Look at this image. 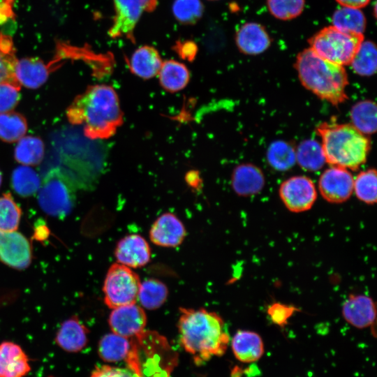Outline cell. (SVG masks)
<instances>
[{
    "mask_svg": "<svg viewBox=\"0 0 377 377\" xmlns=\"http://www.w3.org/2000/svg\"><path fill=\"white\" fill-rule=\"evenodd\" d=\"M69 122L83 125L91 140H105L114 135L123 123V113L114 89L108 84L89 86L66 110Z\"/></svg>",
    "mask_w": 377,
    "mask_h": 377,
    "instance_id": "6da1fadb",
    "label": "cell"
},
{
    "mask_svg": "<svg viewBox=\"0 0 377 377\" xmlns=\"http://www.w3.org/2000/svg\"><path fill=\"white\" fill-rule=\"evenodd\" d=\"M177 327L181 343L193 355L195 363L225 353L230 336L225 322L216 313L181 308Z\"/></svg>",
    "mask_w": 377,
    "mask_h": 377,
    "instance_id": "7a4b0ae2",
    "label": "cell"
},
{
    "mask_svg": "<svg viewBox=\"0 0 377 377\" xmlns=\"http://www.w3.org/2000/svg\"><path fill=\"white\" fill-rule=\"evenodd\" d=\"M295 68L302 84L320 99L334 105L347 100L348 80L343 66L322 58L308 47L297 56Z\"/></svg>",
    "mask_w": 377,
    "mask_h": 377,
    "instance_id": "3957f363",
    "label": "cell"
},
{
    "mask_svg": "<svg viewBox=\"0 0 377 377\" xmlns=\"http://www.w3.org/2000/svg\"><path fill=\"white\" fill-rule=\"evenodd\" d=\"M316 132L325 161L331 166L356 170L366 162L370 140L351 124L323 122L317 126Z\"/></svg>",
    "mask_w": 377,
    "mask_h": 377,
    "instance_id": "277c9868",
    "label": "cell"
},
{
    "mask_svg": "<svg viewBox=\"0 0 377 377\" xmlns=\"http://www.w3.org/2000/svg\"><path fill=\"white\" fill-rule=\"evenodd\" d=\"M76 184L60 168L51 169L38 191L40 207L47 214L62 218L72 210L75 201Z\"/></svg>",
    "mask_w": 377,
    "mask_h": 377,
    "instance_id": "5b68a950",
    "label": "cell"
},
{
    "mask_svg": "<svg viewBox=\"0 0 377 377\" xmlns=\"http://www.w3.org/2000/svg\"><path fill=\"white\" fill-rule=\"evenodd\" d=\"M363 40L362 34L345 32L331 25L315 34L309 43L318 55L343 66L350 64Z\"/></svg>",
    "mask_w": 377,
    "mask_h": 377,
    "instance_id": "8992f818",
    "label": "cell"
},
{
    "mask_svg": "<svg viewBox=\"0 0 377 377\" xmlns=\"http://www.w3.org/2000/svg\"><path fill=\"white\" fill-rule=\"evenodd\" d=\"M140 283L139 276L130 267L114 263L108 269L103 283L105 304L114 309L135 303Z\"/></svg>",
    "mask_w": 377,
    "mask_h": 377,
    "instance_id": "52a82bcc",
    "label": "cell"
},
{
    "mask_svg": "<svg viewBox=\"0 0 377 377\" xmlns=\"http://www.w3.org/2000/svg\"><path fill=\"white\" fill-rule=\"evenodd\" d=\"M114 15L108 30L112 38H126L135 43L134 30L144 13L154 11L158 0H112Z\"/></svg>",
    "mask_w": 377,
    "mask_h": 377,
    "instance_id": "ba28073f",
    "label": "cell"
},
{
    "mask_svg": "<svg viewBox=\"0 0 377 377\" xmlns=\"http://www.w3.org/2000/svg\"><path fill=\"white\" fill-rule=\"evenodd\" d=\"M279 193L286 208L297 213L310 209L317 198L313 182L303 175L294 176L283 181Z\"/></svg>",
    "mask_w": 377,
    "mask_h": 377,
    "instance_id": "9c48e42d",
    "label": "cell"
},
{
    "mask_svg": "<svg viewBox=\"0 0 377 377\" xmlns=\"http://www.w3.org/2000/svg\"><path fill=\"white\" fill-rule=\"evenodd\" d=\"M354 179L348 169L331 166L318 180V188L323 198L331 203H341L351 196Z\"/></svg>",
    "mask_w": 377,
    "mask_h": 377,
    "instance_id": "30bf717a",
    "label": "cell"
},
{
    "mask_svg": "<svg viewBox=\"0 0 377 377\" xmlns=\"http://www.w3.org/2000/svg\"><path fill=\"white\" fill-rule=\"evenodd\" d=\"M32 258L28 239L20 232L0 230V260L18 269L28 267Z\"/></svg>",
    "mask_w": 377,
    "mask_h": 377,
    "instance_id": "8fae6325",
    "label": "cell"
},
{
    "mask_svg": "<svg viewBox=\"0 0 377 377\" xmlns=\"http://www.w3.org/2000/svg\"><path fill=\"white\" fill-rule=\"evenodd\" d=\"M108 323L113 333L132 338L145 330L147 316L144 309L133 303L112 309Z\"/></svg>",
    "mask_w": 377,
    "mask_h": 377,
    "instance_id": "7c38bea8",
    "label": "cell"
},
{
    "mask_svg": "<svg viewBox=\"0 0 377 377\" xmlns=\"http://www.w3.org/2000/svg\"><path fill=\"white\" fill-rule=\"evenodd\" d=\"M114 256L118 263L130 268L141 267L151 258V249L146 239L138 234L123 237L117 244Z\"/></svg>",
    "mask_w": 377,
    "mask_h": 377,
    "instance_id": "4fadbf2b",
    "label": "cell"
},
{
    "mask_svg": "<svg viewBox=\"0 0 377 377\" xmlns=\"http://www.w3.org/2000/svg\"><path fill=\"white\" fill-rule=\"evenodd\" d=\"M186 230L182 222L170 212L158 217L149 230L152 243L163 247H175L182 244L186 236Z\"/></svg>",
    "mask_w": 377,
    "mask_h": 377,
    "instance_id": "5bb4252c",
    "label": "cell"
},
{
    "mask_svg": "<svg viewBox=\"0 0 377 377\" xmlns=\"http://www.w3.org/2000/svg\"><path fill=\"white\" fill-rule=\"evenodd\" d=\"M344 320L358 329L371 326L376 320V305L370 297L362 294H350L342 306Z\"/></svg>",
    "mask_w": 377,
    "mask_h": 377,
    "instance_id": "9a60e30c",
    "label": "cell"
},
{
    "mask_svg": "<svg viewBox=\"0 0 377 377\" xmlns=\"http://www.w3.org/2000/svg\"><path fill=\"white\" fill-rule=\"evenodd\" d=\"M139 353V346L135 337L127 338L111 333L104 335L98 342V353L106 362H117L131 358Z\"/></svg>",
    "mask_w": 377,
    "mask_h": 377,
    "instance_id": "2e32d148",
    "label": "cell"
},
{
    "mask_svg": "<svg viewBox=\"0 0 377 377\" xmlns=\"http://www.w3.org/2000/svg\"><path fill=\"white\" fill-rule=\"evenodd\" d=\"M239 50L246 55H257L267 50L271 38L265 27L257 22L243 24L235 34Z\"/></svg>",
    "mask_w": 377,
    "mask_h": 377,
    "instance_id": "e0dca14e",
    "label": "cell"
},
{
    "mask_svg": "<svg viewBox=\"0 0 377 377\" xmlns=\"http://www.w3.org/2000/svg\"><path fill=\"white\" fill-rule=\"evenodd\" d=\"M31 369L29 358L20 345L0 343V377H24Z\"/></svg>",
    "mask_w": 377,
    "mask_h": 377,
    "instance_id": "ac0fdd59",
    "label": "cell"
},
{
    "mask_svg": "<svg viewBox=\"0 0 377 377\" xmlns=\"http://www.w3.org/2000/svg\"><path fill=\"white\" fill-rule=\"evenodd\" d=\"M88 334L87 327L73 316L62 323L56 334L55 342L66 352L78 353L86 347Z\"/></svg>",
    "mask_w": 377,
    "mask_h": 377,
    "instance_id": "d6986e66",
    "label": "cell"
},
{
    "mask_svg": "<svg viewBox=\"0 0 377 377\" xmlns=\"http://www.w3.org/2000/svg\"><path fill=\"white\" fill-rule=\"evenodd\" d=\"M54 70L49 63L37 57H25L17 59L15 66V76L21 86L36 89L42 86Z\"/></svg>",
    "mask_w": 377,
    "mask_h": 377,
    "instance_id": "ffe728a7",
    "label": "cell"
},
{
    "mask_svg": "<svg viewBox=\"0 0 377 377\" xmlns=\"http://www.w3.org/2000/svg\"><path fill=\"white\" fill-rule=\"evenodd\" d=\"M265 182L262 170L251 163L239 165L232 174V189L240 196H250L259 193L263 188Z\"/></svg>",
    "mask_w": 377,
    "mask_h": 377,
    "instance_id": "44dd1931",
    "label": "cell"
},
{
    "mask_svg": "<svg viewBox=\"0 0 377 377\" xmlns=\"http://www.w3.org/2000/svg\"><path fill=\"white\" fill-rule=\"evenodd\" d=\"M131 72L137 77L148 80L158 75L163 61L158 50L150 45L136 49L127 59Z\"/></svg>",
    "mask_w": 377,
    "mask_h": 377,
    "instance_id": "7402d4cb",
    "label": "cell"
},
{
    "mask_svg": "<svg viewBox=\"0 0 377 377\" xmlns=\"http://www.w3.org/2000/svg\"><path fill=\"white\" fill-rule=\"evenodd\" d=\"M231 345L235 357L244 363L258 360L264 353L261 337L253 331L237 330L232 337Z\"/></svg>",
    "mask_w": 377,
    "mask_h": 377,
    "instance_id": "603a6c76",
    "label": "cell"
},
{
    "mask_svg": "<svg viewBox=\"0 0 377 377\" xmlns=\"http://www.w3.org/2000/svg\"><path fill=\"white\" fill-rule=\"evenodd\" d=\"M10 17L0 8V24ZM17 59L11 36L0 31V83L10 82L21 86L15 76Z\"/></svg>",
    "mask_w": 377,
    "mask_h": 377,
    "instance_id": "cb8c5ba5",
    "label": "cell"
},
{
    "mask_svg": "<svg viewBox=\"0 0 377 377\" xmlns=\"http://www.w3.org/2000/svg\"><path fill=\"white\" fill-rule=\"evenodd\" d=\"M157 75L162 88L170 93L184 89L188 84L191 77L186 66L173 59L163 61Z\"/></svg>",
    "mask_w": 377,
    "mask_h": 377,
    "instance_id": "d4e9b609",
    "label": "cell"
},
{
    "mask_svg": "<svg viewBox=\"0 0 377 377\" xmlns=\"http://www.w3.org/2000/svg\"><path fill=\"white\" fill-rule=\"evenodd\" d=\"M332 22V26L341 31L363 35L367 20L360 9L342 6L334 12Z\"/></svg>",
    "mask_w": 377,
    "mask_h": 377,
    "instance_id": "484cf974",
    "label": "cell"
},
{
    "mask_svg": "<svg viewBox=\"0 0 377 377\" xmlns=\"http://www.w3.org/2000/svg\"><path fill=\"white\" fill-rule=\"evenodd\" d=\"M352 125L364 135H371L376 131V105L370 100L355 103L350 112Z\"/></svg>",
    "mask_w": 377,
    "mask_h": 377,
    "instance_id": "4316f807",
    "label": "cell"
},
{
    "mask_svg": "<svg viewBox=\"0 0 377 377\" xmlns=\"http://www.w3.org/2000/svg\"><path fill=\"white\" fill-rule=\"evenodd\" d=\"M168 290L159 280L149 279L140 283L138 300L143 309L154 310L161 307L165 302Z\"/></svg>",
    "mask_w": 377,
    "mask_h": 377,
    "instance_id": "83f0119b",
    "label": "cell"
},
{
    "mask_svg": "<svg viewBox=\"0 0 377 377\" xmlns=\"http://www.w3.org/2000/svg\"><path fill=\"white\" fill-rule=\"evenodd\" d=\"M44 152V143L40 138L24 136L18 140L14 156L23 165H36L41 162Z\"/></svg>",
    "mask_w": 377,
    "mask_h": 377,
    "instance_id": "f1b7e54d",
    "label": "cell"
},
{
    "mask_svg": "<svg viewBox=\"0 0 377 377\" xmlns=\"http://www.w3.org/2000/svg\"><path fill=\"white\" fill-rule=\"evenodd\" d=\"M295 152L296 161L306 170H318L326 162L321 144L313 139L302 141Z\"/></svg>",
    "mask_w": 377,
    "mask_h": 377,
    "instance_id": "f546056e",
    "label": "cell"
},
{
    "mask_svg": "<svg viewBox=\"0 0 377 377\" xmlns=\"http://www.w3.org/2000/svg\"><path fill=\"white\" fill-rule=\"evenodd\" d=\"M349 65L359 75L371 76L375 74L377 66V50L375 43L371 40H364Z\"/></svg>",
    "mask_w": 377,
    "mask_h": 377,
    "instance_id": "4dcf8cb0",
    "label": "cell"
},
{
    "mask_svg": "<svg viewBox=\"0 0 377 377\" xmlns=\"http://www.w3.org/2000/svg\"><path fill=\"white\" fill-rule=\"evenodd\" d=\"M27 131V122L24 117L17 112L10 111L0 113V139L7 142L18 141Z\"/></svg>",
    "mask_w": 377,
    "mask_h": 377,
    "instance_id": "1f68e13d",
    "label": "cell"
},
{
    "mask_svg": "<svg viewBox=\"0 0 377 377\" xmlns=\"http://www.w3.org/2000/svg\"><path fill=\"white\" fill-rule=\"evenodd\" d=\"M11 182L14 191L23 197L34 195L38 191L41 183L37 172L30 167L23 165L14 170Z\"/></svg>",
    "mask_w": 377,
    "mask_h": 377,
    "instance_id": "d6a6232c",
    "label": "cell"
},
{
    "mask_svg": "<svg viewBox=\"0 0 377 377\" xmlns=\"http://www.w3.org/2000/svg\"><path fill=\"white\" fill-rule=\"evenodd\" d=\"M267 158L273 168L284 171L292 168L295 163V149L286 141L276 140L269 147Z\"/></svg>",
    "mask_w": 377,
    "mask_h": 377,
    "instance_id": "836d02e7",
    "label": "cell"
},
{
    "mask_svg": "<svg viewBox=\"0 0 377 377\" xmlns=\"http://www.w3.org/2000/svg\"><path fill=\"white\" fill-rule=\"evenodd\" d=\"M376 171L374 168L360 172L354 179L353 191L356 197L368 205L376 202Z\"/></svg>",
    "mask_w": 377,
    "mask_h": 377,
    "instance_id": "e575fe53",
    "label": "cell"
},
{
    "mask_svg": "<svg viewBox=\"0 0 377 377\" xmlns=\"http://www.w3.org/2000/svg\"><path fill=\"white\" fill-rule=\"evenodd\" d=\"M172 14L182 24H194L202 17L204 6L200 0H175Z\"/></svg>",
    "mask_w": 377,
    "mask_h": 377,
    "instance_id": "d590c367",
    "label": "cell"
},
{
    "mask_svg": "<svg viewBox=\"0 0 377 377\" xmlns=\"http://www.w3.org/2000/svg\"><path fill=\"white\" fill-rule=\"evenodd\" d=\"M22 211L10 193L0 197V230H17Z\"/></svg>",
    "mask_w": 377,
    "mask_h": 377,
    "instance_id": "8d00e7d4",
    "label": "cell"
},
{
    "mask_svg": "<svg viewBox=\"0 0 377 377\" xmlns=\"http://www.w3.org/2000/svg\"><path fill=\"white\" fill-rule=\"evenodd\" d=\"M270 14L281 20L294 19L303 12L305 0H267Z\"/></svg>",
    "mask_w": 377,
    "mask_h": 377,
    "instance_id": "74e56055",
    "label": "cell"
},
{
    "mask_svg": "<svg viewBox=\"0 0 377 377\" xmlns=\"http://www.w3.org/2000/svg\"><path fill=\"white\" fill-rule=\"evenodd\" d=\"M21 86L10 82L0 83V113L11 111L20 99Z\"/></svg>",
    "mask_w": 377,
    "mask_h": 377,
    "instance_id": "f35d334b",
    "label": "cell"
},
{
    "mask_svg": "<svg viewBox=\"0 0 377 377\" xmlns=\"http://www.w3.org/2000/svg\"><path fill=\"white\" fill-rule=\"evenodd\" d=\"M299 309L294 306L275 302L267 308V314L274 324L283 327L288 324V320Z\"/></svg>",
    "mask_w": 377,
    "mask_h": 377,
    "instance_id": "ab89813d",
    "label": "cell"
},
{
    "mask_svg": "<svg viewBox=\"0 0 377 377\" xmlns=\"http://www.w3.org/2000/svg\"><path fill=\"white\" fill-rule=\"evenodd\" d=\"M172 50L183 60L193 61L198 52L197 44L191 40H177Z\"/></svg>",
    "mask_w": 377,
    "mask_h": 377,
    "instance_id": "60d3db41",
    "label": "cell"
},
{
    "mask_svg": "<svg viewBox=\"0 0 377 377\" xmlns=\"http://www.w3.org/2000/svg\"><path fill=\"white\" fill-rule=\"evenodd\" d=\"M90 377H139L130 369L102 365L96 367Z\"/></svg>",
    "mask_w": 377,
    "mask_h": 377,
    "instance_id": "b9f144b4",
    "label": "cell"
},
{
    "mask_svg": "<svg viewBox=\"0 0 377 377\" xmlns=\"http://www.w3.org/2000/svg\"><path fill=\"white\" fill-rule=\"evenodd\" d=\"M341 6L362 8L367 6L370 0H336Z\"/></svg>",
    "mask_w": 377,
    "mask_h": 377,
    "instance_id": "7bdbcfd3",
    "label": "cell"
},
{
    "mask_svg": "<svg viewBox=\"0 0 377 377\" xmlns=\"http://www.w3.org/2000/svg\"><path fill=\"white\" fill-rule=\"evenodd\" d=\"M187 183L192 187V188H198L199 184V179H198V175L197 173H193L192 172L191 173H188L186 177Z\"/></svg>",
    "mask_w": 377,
    "mask_h": 377,
    "instance_id": "ee69618b",
    "label": "cell"
},
{
    "mask_svg": "<svg viewBox=\"0 0 377 377\" xmlns=\"http://www.w3.org/2000/svg\"><path fill=\"white\" fill-rule=\"evenodd\" d=\"M1 182H2V175H1V172L0 171V186H1Z\"/></svg>",
    "mask_w": 377,
    "mask_h": 377,
    "instance_id": "f6af8a7d",
    "label": "cell"
},
{
    "mask_svg": "<svg viewBox=\"0 0 377 377\" xmlns=\"http://www.w3.org/2000/svg\"><path fill=\"white\" fill-rule=\"evenodd\" d=\"M208 1H217V0H208Z\"/></svg>",
    "mask_w": 377,
    "mask_h": 377,
    "instance_id": "bcb514c9",
    "label": "cell"
},
{
    "mask_svg": "<svg viewBox=\"0 0 377 377\" xmlns=\"http://www.w3.org/2000/svg\"><path fill=\"white\" fill-rule=\"evenodd\" d=\"M49 377H54V376H49Z\"/></svg>",
    "mask_w": 377,
    "mask_h": 377,
    "instance_id": "7dc6e473",
    "label": "cell"
}]
</instances>
